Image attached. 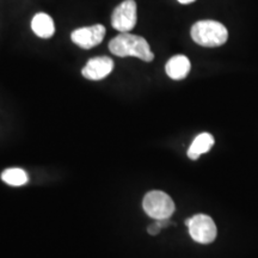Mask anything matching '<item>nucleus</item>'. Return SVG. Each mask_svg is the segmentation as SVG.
<instances>
[{
	"mask_svg": "<svg viewBox=\"0 0 258 258\" xmlns=\"http://www.w3.org/2000/svg\"><path fill=\"white\" fill-rule=\"evenodd\" d=\"M109 50L116 56H134L138 59L151 62L154 60V54L150 44L144 37L133 35L131 32H121L120 35L109 42Z\"/></svg>",
	"mask_w": 258,
	"mask_h": 258,
	"instance_id": "obj_1",
	"label": "nucleus"
},
{
	"mask_svg": "<svg viewBox=\"0 0 258 258\" xmlns=\"http://www.w3.org/2000/svg\"><path fill=\"white\" fill-rule=\"evenodd\" d=\"M190 35L195 43L207 48L220 47L228 38V31L225 25L212 19L196 22L191 27Z\"/></svg>",
	"mask_w": 258,
	"mask_h": 258,
	"instance_id": "obj_2",
	"label": "nucleus"
},
{
	"mask_svg": "<svg viewBox=\"0 0 258 258\" xmlns=\"http://www.w3.org/2000/svg\"><path fill=\"white\" fill-rule=\"evenodd\" d=\"M143 208L146 214L154 220L170 219L175 212V203L166 192L153 190L147 192L143 200Z\"/></svg>",
	"mask_w": 258,
	"mask_h": 258,
	"instance_id": "obj_3",
	"label": "nucleus"
},
{
	"mask_svg": "<svg viewBox=\"0 0 258 258\" xmlns=\"http://www.w3.org/2000/svg\"><path fill=\"white\" fill-rule=\"evenodd\" d=\"M185 225L189 228V234L196 243L211 244L218 234L217 225L209 215L196 214L186 219Z\"/></svg>",
	"mask_w": 258,
	"mask_h": 258,
	"instance_id": "obj_4",
	"label": "nucleus"
},
{
	"mask_svg": "<svg viewBox=\"0 0 258 258\" xmlns=\"http://www.w3.org/2000/svg\"><path fill=\"white\" fill-rule=\"evenodd\" d=\"M138 22V6L135 0H124L111 15V25L120 32H129Z\"/></svg>",
	"mask_w": 258,
	"mask_h": 258,
	"instance_id": "obj_5",
	"label": "nucleus"
},
{
	"mask_svg": "<svg viewBox=\"0 0 258 258\" xmlns=\"http://www.w3.org/2000/svg\"><path fill=\"white\" fill-rule=\"evenodd\" d=\"M105 27L102 24H95L91 27L76 29L71 34V40L74 44L83 49H91L102 43L105 36Z\"/></svg>",
	"mask_w": 258,
	"mask_h": 258,
	"instance_id": "obj_6",
	"label": "nucleus"
},
{
	"mask_svg": "<svg viewBox=\"0 0 258 258\" xmlns=\"http://www.w3.org/2000/svg\"><path fill=\"white\" fill-rule=\"evenodd\" d=\"M114 70V61L108 56H96L90 59L83 67L82 74L89 80H102Z\"/></svg>",
	"mask_w": 258,
	"mask_h": 258,
	"instance_id": "obj_7",
	"label": "nucleus"
},
{
	"mask_svg": "<svg viewBox=\"0 0 258 258\" xmlns=\"http://www.w3.org/2000/svg\"><path fill=\"white\" fill-rule=\"evenodd\" d=\"M191 70L190 60L185 55H175L166 62L165 72L171 79L182 80L188 77Z\"/></svg>",
	"mask_w": 258,
	"mask_h": 258,
	"instance_id": "obj_8",
	"label": "nucleus"
},
{
	"mask_svg": "<svg viewBox=\"0 0 258 258\" xmlns=\"http://www.w3.org/2000/svg\"><path fill=\"white\" fill-rule=\"evenodd\" d=\"M31 29L40 38H50L55 34V24L53 18L44 12H38L31 21Z\"/></svg>",
	"mask_w": 258,
	"mask_h": 258,
	"instance_id": "obj_9",
	"label": "nucleus"
},
{
	"mask_svg": "<svg viewBox=\"0 0 258 258\" xmlns=\"http://www.w3.org/2000/svg\"><path fill=\"white\" fill-rule=\"evenodd\" d=\"M214 138L209 133L199 134L198 137L194 139V141L190 145L188 150V157L191 160H198L203 153H207L214 146Z\"/></svg>",
	"mask_w": 258,
	"mask_h": 258,
	"instance_id": "obj_10",
	"label": "nucleus"
},
{
	"mask_svg": "<svg viewBox=\"0 0 258 258\" xmlns=\"http://www.w3.org/2000/svg\"><path fill=\"white\" fill-rule=\"evenodd\" d=\"M2 179L11 186H21L27 184L29 177L24 170L19 167H11L2 173Z\"/></svg>",
	"mask_w": 258,
	"mask_h": 258,
	"instance_id": "obj_11",
	"label": "nucleus"
},
{
	"mask_svg": "<svg viewBox=\"0 0 258 258\" xmlns=\"http://www.w3.org/2000/svg\"><path fill=\"white\" fill-rule=\"evenodd\" d=\"M161 231V228L159 227V226L157 225V222H153L152 225H150L147 227V232H148V234H151V235H157L158 233H159V232Z\"/></svg>",
	"mask_w": 258,
	"mask_h": 258,
	"instance_id": "obj_12",
	"label": "nucleus"
},
{
	"mask_svg": "<svg viewBox=\"0 0 258 258\" xmlns=\"http://www.w3.org/2000/svg\"><path fill=\"white\" fill-rule=\"evenodd\" d=\"M156 222H157V225L161 228V230L172 224V222L170 221V219H160V220H156Z\"/></svg>",
	"mask_w": 258,
	"mask_h": 258,
	"instance_id": "obj_13",
	"label": "nucleus"
},
{
	"mask_svg": "<svg viewBox=\"0 0 258 258\" xmlns=\"http://www.w3.org/2000/svg\"><path fill=\"white\" fill-rule=\"evenodd\" d=\"M195 2V0H178V3L183 5H186V4H191V3Z\"/></svg>",
	"mask_w": 258,
	"mask_h": 258,
	"instance_id": "obj_14",
	"label": "nucleus"
}]
</instances>
